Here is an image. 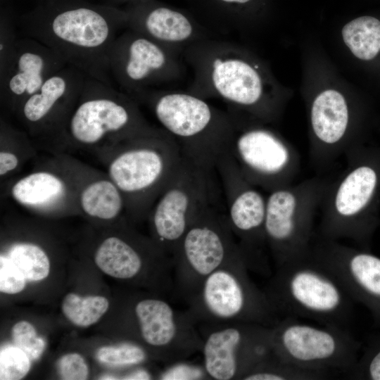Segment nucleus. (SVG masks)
I'll list each match as a JSON object with an SVG mask.
<instances>
[{"label":"nucleus","instance_id":"nucleus-22","mask_svg":"<svg viewBox=\"0 0 380 380\" xmlns=\"http://www.w3.org/2000/svg\"><path fill=\"white\" fill-rule=\"evenodd\" d=\"M310 253L334 274L353 301L367 305L380 317V258L315 236Z\"/></svg>","mask_w":380,"mask_h":380},{"label":"nucleus","instance_id":"nucleus-8","mask_svg":"<svg viewBox=\"0 0 380 380\" xmlns=\"http://www.w3.org/2000/svg\"><path fill=\"white\" fill-rule=\"evenodd\" d=\"M243 255L210 274L185 300L197 324L250 323L273 327L280 319L250 279Z\"/></svg>","mask_w":380,"mask_h":380},{"label":"nucleus","instance_id":"nucleus-24","mask_svg":"<svg viewBox=\"0 0 380 380\" xmlns=\"http://www.w3.org/2000/svg\"><path fill=\"white\" fill-rule=\"evenodd\" d=\"M127 15V29L183 53L190 44L207 38L184 13L165 6L140 7Z\"/></svg>","mask_w":380,"mask_h":380},{"label":"nucleus","instance_id":"nucleus-4","mask_svg":"<svg viewBox=\"0 0 380 380\" xmlns=\"http://www.w3.org/2000/svg\"><path fill=\"white\" fill-rule=\"evenodd\" d=\"M345 170L329 181L315 236L350 240L367 251L379 223L380 146H359L346 154Z\"/></svg>","mask_w":380,"mask_h":380},{"label":"nucleus","instance_id":"nucleus-12","mask_svg":"<svg viewBox=\"0 0 380 380\" xmlns=\"http://www.w3.org/2000/svg\"><path fill=\"white\" fill-rule=\"evenodd\" d=\"M84 165L68 153L49 154L29 173L1 187V198L42 217L80 215L78 190Z\"/></svg>","mask_w":380,"mask_h":380},{"label":"nucleus","instance_id":"nucleus-36","mask_svg":"<svg viewBox=\"0 0 380 380\" xmlns=\"http://www.w3.org/2000/svg\"><path fill=\"white\" fill-rule=\"evenodd\" d=\"M57 368L61 378L65 380H84L89 376L86 361L76 353L63 355L57 362Z\"/></svg>","mask_w":380,"mask_h":380},{"label":"nucleus","instance_id":"nucleus-10","mask_svg":"<svg viewBox=\"0 0 380 380\" xmlns=\"http://www.w3.org/2000/svg\"><path fill=\"white\" fill-rule=\"evenodd\" d=\"M241 255L227 216L212 205L204 208L192 222L172 256L174 291L186 300L210 274Z\"/></svg>","mask_w":380,"mask_h":380},{"label":"nucleus","instance_id":"nucleus-39","mask_svg":"<svg viewBox=\"0 0 380 380\" xmlns=\"http://www.w3.org/2000/svg\"><path fill=\"white\" fill-rule=\"evenodd\" d=\"M122 379H151V375L144 369H139L125 375Z\"/></svg>","mask_w":380,"mask_h":380},{"label":"nucleus","instance_id":"nucleus-20","mask_svg":"<svg viewBox=\"0 0 380 380\" xmlns=\"http://www.w3.org/2000/svg\"><path fill=\"white\" fill-rule=\"evenodd\" d=\"M310 156L319 167L363 145L356 132V115L346 97L335 89L319 92L309 108Z\"/></svg>","mask_w":380,"mask_h":380},{"label":"nucleus","instance_id":"nucleus-15","mask_svg":"<svg viewBox=\"0 0 380 380\" xmlns=\"http://www.w3.org/2000/svg\"><path fill=\"white\" fill-rule=\"evenodd\" d=\"M271 341L277 357L304 368L347 374L357 361L359 343L348 329L285 317L272 327Z\"/></svg>","mask_w":380,"mask_h":380},{"label":"nucleus","instance_id":"nucleus-19","mask_svg":"<svg viewBox=\"0 0 380 380\" xmlns=\"http://www.w3.org/2000/svg\"><path fill=\"white\" fill-rule=\"evenodd\" d=\"M139 335L145 344L171 363L201 350L197 322L189 311H179L160 298H144L134 307Z\"/></svg>","mask_w":380,"mask_h":380},{"label":"nucleus","instance_id":"nucleus-16","mask_svg":"<svg viewBox=\"0 0 380 380\" xmlns=\"http://www.w3.org/2000/svg\"><path fill=\"white\" fill-rule=\"evenodd\" d=\"M182 52L127 29L112 46L109 68L119 89L132 97L182 77Z\"/></svg>","mask_w":380,"mask_h":380},{"label":"nucleus","instance_id":"nucleus-29","mask_svg":"<svg viewBox=\"0 0 380 380\" xmlns=\"http://www.w3.org/2000/svg\"><path fill=\"white\" fill-rule=\"evenodd\" d=\"M27 280L41 281L49 274L50 260L42 246L29 241H14L5 253Z\"/></svg>","mask_w":380,"mask_h":380},{"label":"nucleus","instance_id":"nucleus-30","mask_svg":"<svg viewBox=\"0 0 380 380\" xmlns=\"http://www.w3.org/2000/svg\"><path fill=\"white\" fill-rule=\"evenodd\" d=\"M109 307L108 299L101 296H80L68 293L62 302V312L73 324L87 327L97 322Z\"/></svg>","mask_w":380,"mask_h":380},{"label":"nucleus","instance_id":"nucleus-18","mask_svg":"<svg viewBox=\"0 0 380 380\" xmlns=\"http://www.w3.org/2000/svg\"><path fill=\"white\" fill-rule=\"evenodd\" d=\"M215 170L224 193L226 216L248 270L270 275L265 234L267 198L243 176L229 153L220 160Z\"/></svg>","mask_w":380,"mask_h":380},{"label":"nucleus","instance_id":"nucleus-14","mask_svg":"<svg viewBox=\"0 0 380 380\" xmlns=\"http://www.w3.org/2000/svg\"><path fill=\"white\" fill-rule=\"evenodd\" d=\"M213 171L184 157L153 207L148 219L153 239L172 258L198 214L212 205Z\"/></svg>","mask_w":380,"mask_h":380},{"label":"nucleus","instance_id":"nucleus-33","mask_svg":"<svg viewBox=\"0 0 380 380\" xmlns=\"http://www.w3.org/2000/svg\"><path fill=\"white\" fill-rule=\"evenodd\" d=\"M15 346L24 351L31 360H36L43 353L45 341L37 335L35 328L27 321H20L12 328Z\"/></svg>","mask_w":380,"mask_h":380},{"label":"nucleus","instance_id":"nucleus-35","mask_svg":"<svg viewBox=\"0 0 380 380\" xmlns=\"http://www.w3.org/2000/svg\"><path fill=\"white\" fill-rule=\"evenodd\" d=\"M19 30L8 18H1L0 25V75L9 65L20 37Z\"/></svg>","mask_w":380,"mask_h":380},{"label":"nucleus","instance_id":"nucleus-28","mask_svg":"<svg viewBox=\"0 0 380 380\" xmlns=\"http://www.w3.org/2000/svg\"><path fill=\"white\" fill-rule=\"evenodd\" d=\"M330 370L298 367L277 357L273 353L258 364L243 380H319L332 376Z\"/></svg>","mask_w":380,"mask_h":380},{"label":"nucleus","instance_id":"nucleus-7","mask_svg":"<svg viewBox=\"0 0 380 380\" xmlns=\"http://www.w3.org/2000/svg\"><path fill=\"white\" fill-rule=\"evenodd\" d=\"M139 105L119 89L87 77L67 126L65 153H94L151 129Z\"/></svg>","mask_w":380,"mask_h":380},{"label":"nucleus","instance_id":"nucleus-13","mask_svg":"<svg viewBox=\"0 0 380 380\" xmlns=\"http://www.w3.org/2000/svg\"><path fill=\"white\" fill-rule=\"evenodd\" d=\"M87 76L67 65L25 99L13 114L39 151L65 153V133Z\"/></svg>","mask_w":380,"mask_h":380},{"label":"nucleus","instance_id":"nucleus-6","mask_svg":"<svg viewBox=\"0 0 380 380\" xmlns=\"http://www.w3.org/2000/svg\"><path fill=\"white\" fill-rule=\"evenodd\" d=\"M275 268L263 291L279 319L305 318L348 329L353 300L310 252Z\"/></svg>","mask_w":380,"mask_h":380},{"label":"nucleus","instance_id":"nucleus-40","mask_svg":"<svg viewBox=\"0 0 380 380\" xmlns=\"http://www.w3.org/2000/svg\"><path fill=\"white\" fill-rule=\"evenodd\" d=\"M222 2L226 4H244L251 0H219Z\"/></svg>","mask_w":380,"mask_h":380},{"label":"nucleus","instance_id":"nucleus-32","mask_svg":"<svg viewBox=\"0 0 380 380\" xmlns=\"http://www.w3.org/2000/svg\"><path fill=\"white\" fill-rule=\"evenodd\" d=\"M30 357L16 346H7L0 351V379L19 380L25 377L31 367Z\"/></svg>","mask_w":380,"mask_h":380},{"label":"nucleus","instance_id":"nucleus-31","mask_svg":"<svg viewBox=\"0 0 380 380\" xmlns=\"http://www.w3.org/2000/svg\"><path fill=\"white\" fill-rule=\"evenodd\" d=\"M98 360L114 366H129L143 362L147 357L145 350L132 343L100 348L96 353Z\"/></svg>","mask_w":380,"mask_h":380},{"label":"nucleus","instance_id":"nucleus-21","mask_svg":"<svg viewBox=\"0 0 380 380\" xmlns=\"http://www.w3.org/2000/svg\"><path fill=\"white\" fill-rule=\"evenodd\" d=\"M67 65L55 50L33 38L20 37L9 65L0 75L1 115L12 116L25 99Z\"/></svg>","mask_w":380,"mask_h":380},{"label":"nucleus","instance_id":"nucleus-9","mask_svg":"<svg viewBox=\"0 0 380 380\" xmlns=\"http://www.w3.org/2000/svg\"><path fill=\"white\" fill-rule=\"evenodd\" d=\"M329 181L315 177L269 192L265 234L275 267L310 252L315 217Z\"/></svg>","mask_w":380,"mask_h":380},{"label":"nucleus","instance_id":"nucleus-37","mask_svg":"<svg viewBox=\"0 0 380 380\" xmlns=\"http://www.w3.org/2000/svg\"><path fill=\"white\" fill-rule=\"evenodd\" d=\"M162 380L190 379L201 380L209 379L203 367L184 362V360L172 362L160 376Z\"/></svg>","mask_w":380,"mask_h":380},{"label":"nucleus","instance_id":"nucleus-23","mask_svg":"<svg viewBox=\"0 0 380 380\" xmlns=\"http://www.w3.org/2000/svg\"><path fill=\"white\" fill-rule=\"evenodd\" d=\"M94 260L105 274L124 280L139 277L147 261L173 263L172 258L153 239H144L127 229L120 234H108L99 242Z\"/></svg>","mask_w":380,"mask_h":380},{"label":"nucleus","instance_id":"nucleus-34","mask_svg":"<svg viewBox=\"0 0 380 380\" xmlns=\"http://www.w3.org/2000/svg\"><path fill=\"white\" fill-rule=\"evenodd\" d=\"M26 278L20 270L4 254L0 255V291L8 294L22 291L26 284Z\"/></svg>","mask_w":380,"mask_h":380},{"label":"nucleus","instance_id":"nucleus-25","mask_svg":"<svg viewBox=\"0 0 380 380\" xmlns=\"http://www.w3.org/2000/svg\"><path fill=\"white\" fill-rule=\"evenodd\" d=\"M80 215L103 223L116 222L125 215V203L106 171L85 163L78 190Z\"/></svg>","mask_w":380,"mask_h":380},{"label":"nucleus","instance_id":"nucleus-38","mask_svg":"<svg viewBox=\"0 0 380 380\" xmlns=\"http://www.w3.org/2000/svg\"><path fill=\"white\" fill-rule=\"evenodd\" d=\"M349 377H367L369 379L380 380V348L361 362L357 361L353 369L347 373Z\"/></svg>","mask_w":380,"mask_h":380},{"label":"nucleus","instance_id":"nucleus-11","mask_svg":"<svg viewBox=\"0 0 380 380\" xmlns=\"http://www.w3.org/2000/svg\"><path fill=\"white\" fill-rule=\"evenodd\" d=\"M229 113L234 129L229 153L243 176L269 192L291 184L300 164L296 149L265 122Z\"/></svg>","mask_w":380,"mask_h":380},{"label":"nucleus","instance_id":"nucleus-3","mask_svg":"<svg viewBox=\"0 0 380 380\" xmlns=\"http://www.w3.org/2000/svg\"><path fill=\"white\" fill-rule=\"evenodd\" d=\"M93 153L121 192L132 220L148 217L183 158L172 136L155 126Z\"/></svg>","mask_w":380,"mask_h":380},{"label":"nucleus","instance_id":"nucleus-27","mask_svg":"<svg viewBox=\"0 0 380 380\" xmlns=\"http://www.w3.org/2000/svg\"><path fill=\"white\" fill-rule=\"evenodd\" d=\"M344 44L357 58L369 61L380 52V20L361 16L346 24L341 31Z\"/></svg>","mask_w":380,"mask_h":380},{"label":"nucleus","instance_id":"nucleus-1","mask_svg":"<svg viewBox=\"0 0 380 380\" xmlns=\"http://www.w3.org/2000/svg\"><path fill=\"white\" fill-rule=\"evenodd\" d=\"M184 61L193 80L186 91L205 99H218L239 113L262 122L278 115V89L267 68L243 48L207 37L188 46Z\"/></svg>","mask_w":380,"mask_h":380},{"label":"nucleus","instance_id":"nucleus-5","mask_svg":"<svg viewBox=\"0 0 380 380\" xmlns=\"http://www.w3.org/2000/svg\"><path fill=\"white\" fill-rule=\"evenodd\" d=\"M147 106L178 144L182 156L209 171L229 152L234 129L232 114L188 91L159 88L132 96Z\"/></svg>","mask_w":380,"mask_h":380},{"label":"nucleus","instance_id":"nucleus-26","mask_svg":"<svg viewBox=\"0 0 380 380\" xmlns=\"http://www.w3.org/2000/svg\"><path fill=\"white\" fill-rule=\"evenodd\" d=\"M39 151L28 134L0 117V184L3 187L16 177L24 165L35 160Z\"/></svg>","mask_w":380,"mask_h":380},{"label":"nucleus","instance_id":"nucleus-2","mask_svg":"<svg viewBox=\"0 0 380 380\" xmlns=\"http://www.w3.org/2000/svg\"><path fill=\"white\" fill-rule=\"evenodd\" d=\"M55 8L24 18L19 32L55 50L87 77L113 86L110 53L127 27L126 14L84 5Z\"/></svg>","mask_w":380,"mask_h":380},{"label":"nucleus","instance_id":"nucleus-17","mask_svg":"<svg viewBox=\"0 0 380 380\" xmlns=\"http://www.w3.org/2000/svg\"><path fill=\"white\" fill-rule=\"evenodd\" d=\"M198 327L203 342V366L209 379H242L272 353V327L201 323Z\"/></svg>","mask_w":380,"mask_h":380}]
</instances>
